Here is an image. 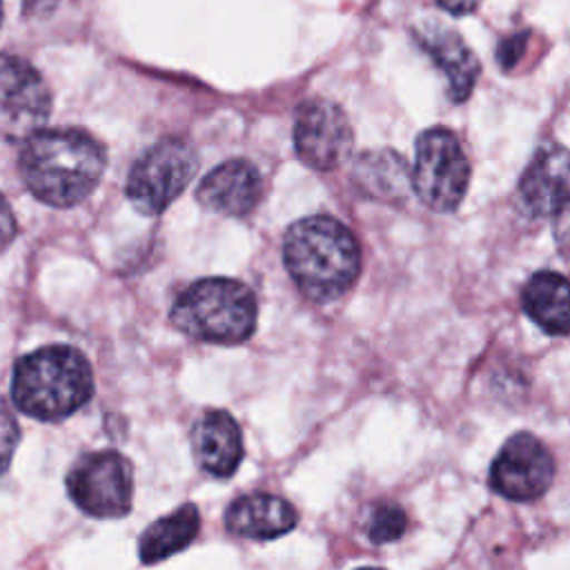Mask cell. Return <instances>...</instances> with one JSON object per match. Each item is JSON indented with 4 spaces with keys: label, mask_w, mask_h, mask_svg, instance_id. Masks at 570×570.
Returning <instances> with one entry per match:
<instances>
[{
    "label": "cell",
    "mask_w": 570,
    "mask_h": 570,
    "mask_svg": "<svg viewBox=\"0 0 570 570\" xmlns=\"http://www.w3.org/2000/svg\"><path fill=\"white\" fill-rule=\"evenodd\" d=\"M107 165L102 145L80 129H38L24 138L18 169L40 203L73 207L100 183Z\"/></svg>",
    "instance_id": "6da1fadb"
},
{
    "label": "cell",
    "mask_w": 570,
    "mask_h": 570,
    "mask_svg": "<svg viewBox=\"0 0 570 570\" xmlns=\"http://www.w3.org/2000/svg\"><path fill=\"white\" fill-rule=\"evenodd\" d=\"M283 263L307 298L325 303L352 287L361 269V252L343 223L330 216H309L287 229Z\"/></svg>",
    "instance_id": "7a4b0ae2"
},
{
    "label": "cell",
    "mask_w": 570,
    "mask_h": 570,
    "mask_svg": "<svg viewBox=\"0 0 570 570\" xmlns=\"http://www.w3.org/2000/svg\"><path fill=\"white\" fill-rule=\"evenodd\" d=\"M94 394V374L85 354L71 345H45L18 358L11 399L38 421H62Z\"/></svg>",
    "instance_id": "3957f363"
},
{
    "label": "cell",
    "mask_w": 570,
    "mask_h": 570,
    "mask_svg": "<svg viewBox=\"0 0 570 570\" xmlns=\"http://www.w3.org/2000/svg\"><path fill=\"white\" fill-rule=\"evenodd\" d=\"M258 305L254 292L234 278H203L185 287L171 305V323L187 336L236 345L256 330Z\"/></svg>",
    "instance_id": "277c9868"
},
{
    "label": "cell",
    "mask_w": 570,
    "mask_h": 570,
    "mask_svg": "<svg viewBox=\"0 0 570 570\" xmlns=\"http://www.w3.org/2000/svg\"><path fill=\"white\" fill-rule=\"evenodd\" d=\"M410 183L425 207L441 214L459 207L470 183V163L452 131L434 127L416 138Z\"/></svg>",
    "instance_id": "5b68a950"
},
{
    "label": "cell",
    "mask_w": 570,
    "mask_h": 570,
    "mask_svg": "<svg viewBox=\"0 0 570 570\" xmlns=\"http://www.w3.org/2000/svg\"><path fill=\"white\" fill-rule=\"evenodd\" d=\"M196 167V151L189 142L180 138H163L134 163L125 194L140 214L156 216L185 191Z\"/></svg>",
    "instance_id": "8992f818"
},
{
    "label": "cell",
    "mask_w": 570,
    "mask_h": 570,
    "mask_svg": "<svg viewBox=\"0 0 570 570\" xmlns=\"http://www.w3.org/2000/svg\"><path fill=\"white\" fill-rule=\"evenodd\" d=\"M67 492L89 517H125L134 497L131 463L116 450L87 452L67 472Z\"/></svg>",
    "instance_id": "52a82bcc"
},
{
    "label": "cell",
    "mask_w": 570,
    "mask_h": 570,
    "mask_svg": "<svg viewBox=\"0 0 570 570\" xmlns=\"http://www.w3.org/2000/svg\"><path fill=\"white\" fill-rule=\"evenodd\" d=\"M51 91L27 60L0 53V140H24L47 122Z\"/></svg>",
    "instance_id": "ba28073f"
},
{
    "label": "cell",
    "mask_w": 570,
    "mask_h": 570,
    "mask_svg": "<svg viewBox=\"0 0 570 570\" xmlns=\"http://www.w3.org/2000/svg\"><path fill=\"white\" fill-rule=\"evenodd\" d=\"M354 134L345 111L325 98L305 100L294 120V149L316 171L336 169L352 151Z\"/></svg>",
    "instance_id": "9c48e42d"
},
{
    "label": "cell",
    "mask_w": 570,
    "mask_h": 570,
    "mask_svg": "<svg viewBox=\"0 0 570 570\" xmlns=\"http://www.w3.org/2000/svg\"><path fill=\"white\" fill-rule=\"evenodd\" d=\"M554 459L532 434L519 432L505 441L490 468V485L510 501L539 499L552 483Z\"/></svg>",
    "instance_id": "30bf717a"
},
{
    "label": "cell",
    "mask_w": 570,
    "mask_h": 570,
    "mask_svg": "<svg viewBox=\"0 0 570 570\" xmlns=\"http://www.w3.org/2000/svg\"><path fill=\"white\" fill-rule=\"evenodd\" d=\"M519 200L534 216H566L568 209V151L559 142L537 149L519 180Z\"/></svg>",
    "instance_id": "8fae6325"
},
{
    "label": "cell",
    "mask_w": 570,
    "mask_h": 570,
    "mask_svg": "<svg viewBox=\"0 0 570 570\" xmlns=\"http://www.w3.org/2000/svg\"><path fill=\"white\" fill-rule=\"evenodd\" d=\"M263 196V176L245 158H232L214 167L198 185L196 198L203 207L223 216H247Z\"/></svg>",
    "instance_id": "7c38bea8"
},
{
    "label": "cell",
    "mask_w": 570,
    "mask_h": 570,
    "mask_svg": "<svg viewBox=\"0 0 570 570\" xmlns=\"http://www.w3.org/2000/svg\"><path fill=\"white\" fill-rule=\"evenodd\" d=\"M196 463L212 476L227 479L243 461V432L236 419L223 410L207 412L191 430Z\"/></svg>",
    "instance_id": "4fadbf2b"
},
{
    "label": "cell",
    "mask_w": 570,
    "mask_h": 570,
    "mask_svg": "<svg viewBox=\"0 0 570 570\" xmlns=\"http://www.w3.org/2000/svg\"><path fill=\"white\" fill-rule=\"evenodd\" d=\"M298 514L294 505L276 494H247L225 510L227 532L245 539H276L294 530Z\"/></svg>",
    "instance_id": "5bb4252c"
},
{
    "label": "cell",
    "mask_w": 570,
    "mask_h": 570,
    "mask_svg": "<svg viewBox=\"0 0 570 570\" xmlns=\"http://www.w3.org/2000/svg\"><path fill=\"white\" fill-rule=\"evenodd\" d=\"M354 185L367 196L383 203H403L412 183L405 160L392 149L363 151L354 163Z\"/></svg>",
    "instance_id": "9a60e30c"
},
{
    "label": "cell",
    "mask_w": 570,
    "mask_h": 570,
    "mask_svg": "<svg viewBox=\"0 0 570 570\" xmlns=\"http://www.w3.org/2000/svg\"><path fill=\"white\" fill-rule=\"evenodd\" d=\"M423 47L436 62V67L448 78L450 98L461 102L470 96L476 78H479V60L465 40L454 31H430L423 36Z\"/></svg>",
    "instance_id": "2e32d148"
},
{
    "label": "cell",
    "mask_w": 570,
    "mask_h": 570,
    "mask_svg": "<svg viewBox=\"0 0 570 570\" xmlns=\"http://www.w3.org/2000/svg\"><path fill=\"white\" fill-rule=\"evenodd\" d=\"M525 314L548 334L566 336L570 323L568 281L557 272H537L521 294Z\"/></svg>",
    "instance_id": "e0dca14e"
},
{
    "label": "cell",
    "mask_w": 570,
    "mask_h": 570,
    "mask_svg": "<svg viewBox=\"0 0 570 570\" xmlns=\"http://www.w3.org/2000/svg\"><path fill=\"white\" fill-rule=\"evenodd\" d=\"M200 517L191 503L180 505L167 517L154 521L138 541V557L142 563H158L180 550H185L198 534Z\"/></svg>",
    "instance_id": "ac0fdd59"
},
{
    "label": "cell",
    "mask_w": 570,
    "mask_h": 570,
    "mask_svg": "<svg viewBox=\"0 0 570 570\" xmlns=\"http://www.w3.org/2000/svg\"><path fill=\"white\" fill-rule=\"evenodd\" d=\"M407 528V517L396 503L379 505L367 521V537L374 543L396 541Z\"/></svg>",
    "instance_id": "d6986e66"
},
{
    "label": "cell",
    "mask_w": 570,
    "mask_h": 570,
    "mask_svg": "<svg viewBox=\"0 0 570 570\" xmlns=\"http://www.w3.org/2000/svg\"><path fill=\"white\" fill-rule=\"evenodd\" d=\"M18 443H20V425L13 412L9 410V405L0 399V474L9 470Z\"/></svg>",
    "instance_id": "ffe728a7"
},
{
    "label": "cell",
    "mask_w": 570,
    "mask_h": 570,
    "mask_svg": "<svg viewBox=\"0 0 570 570\" xmlns=\"http://www.w3.org/2000/svg\"><path fill=\"white\" fill-rule=\"evenodd\" d=\"M16 234H18L16 216L11 212V205L7 203V198L0 191V252L9 249V245L13 243Z\"/></svg>",
    "instance_id": "44dd1931"
},
{
    "label": "cell",
    "mask_w": 570,
    "mask_h": 570,
    "mask_svg": "<svg viewBox=\"0 0 570 570\" xmlns=\"http://www.w3.org/2000/svg\"><path fill=\"white\" fill-rule=\"evenodd\" d=\"M436 2L452 16H465V13H472L483 0H436Z\"/></svg>",
    "instance_id": "7402d4cb"
},
{
    "label": "cell",
    "mask_w": 570,
    "mask_h": 570,
    "mask_svg": "<svg viewBox=\"0 0 570 570\" xmlns=\"http://www.w3.org/2000/svg\"><path fill=\"white\" fill-rule=\"evenodd\" d=\"M45 7H53V0H24L27 11H45Z\"/></svg>",
    "instance_id": "603a6c76"
},
{
    "label": "cell",
    "mask_w": 570,
    "mask_h": 570,
    "mask_svg": "<svg viewBox=\"0 0 570 570\" xmlns=\"http://www.w3.org/2000/svg\"><path fill=\"white\" fill-rule=\"evenodd\" d=\"M0 22H2V0H0Z\"/></svg>",
    "instance_id": "cb8c5ba5"
}]
</instances>
